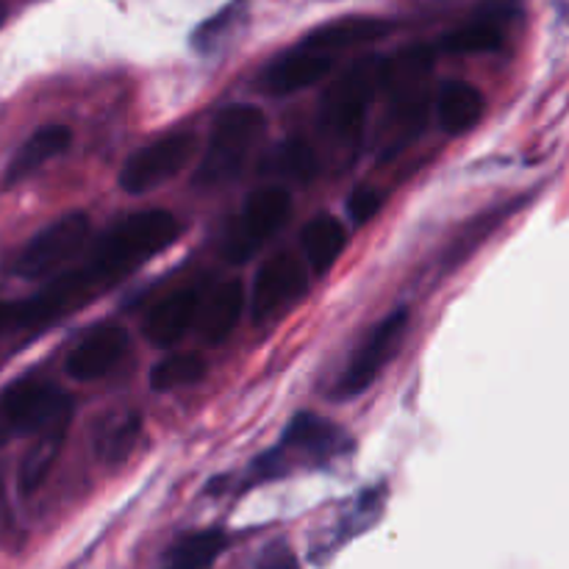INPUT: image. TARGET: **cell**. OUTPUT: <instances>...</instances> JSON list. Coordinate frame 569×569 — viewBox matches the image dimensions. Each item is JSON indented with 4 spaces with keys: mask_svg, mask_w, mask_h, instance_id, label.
<instances>
[{
    "mask_svg": "<svg viewBox=\"0 0 569 569\" xmlns=\"http://www.w3.org/2000/svg\"><path fill=\"white\" fill-rule=\"evenodd\" d=\"M433 59L437 56L428 44H411L398 50L389 61H381V89L387 94L381 144L387 159L409 148L426 128Z\"/></svg>",
    "mask_w": 569,
    "mask_h": 569,
    "instance_id": "6da1fadb",
    "label": "cell"
},
{
    "mask_svg": "<svg viewBox=\"0 0 569 569\" xmlns=\"http://www.w3.org/2000/svg\"><path fill=\"white\" fill-rule=\"evenodd\" d=\"M178 237H181V222L176 214L164 209L139 211V214L117 222L106 237H100L89 256L120 283L144 261L170 248Z\"/></svg>",
    "mask_w": 569,
    "mask_h": 569,
    "instance_id": "7a4b0ae2",
    "label": "cell"
},
{
    "mask_svg": "<svg viewBox=\"0 0 569 569\" xmlns=\"http://www.w3.org/2000/svg\"><path fill=\"white\" fill-rule=\"evenodd\" d=\"M381 89V61L359 59L322 94L320 131L333 144L353 148L365 131L367 114Z\"/></svg>",
    "mask_w": 569,
    "mask_h": 569,
    "instance_id": "3957f363",
    "label": "cell"
},
{
    "mask_svg": "<svg viewBox=\"0 0 569 569\" xmlns=\"http://www.w3.org/2000/svg\"><path fill=\"white\" fill-rule=\"evenodd\" d=\"M267 126V117L259 106L233 103L217 114L214 126H211L209 148H206L203 161L198 170L200 187H217L226 183L239 172L250 150L261 139Z\"/></svg>",
    "mask_w": 569,
    "mask_h": 569,
    "instance_id": "277c9868",
    "label": "cell"
},
{
    "mask_svg": "<svg viewBox=\"0 0 569 569\" xmlns=\"http://www.w3.org/2000/svg\"><path fill=\"white\" fill-rule=\"evenodd\" d=\"M89 233H92V226H89V217L81 214V211L59 217L50 226H44L20 250L14 261V272L26 281L56 276L87 250Z\"/></svg>",
    "mask_w": 569,
    "mask_h": 569,
    "instance_id": "5b68a950",
    "label": "cell"
},
{
    "mask_svg": "<svg viewBox=\"0 0 569 569\" xmlns=\"http://www.w3.org/2000/svg\"><path fill=\"white\" fill-rule=\"evenodd\" d=\"M292 214V198L281 187H264L248 194L237 222L226 242V256L231 264H244L253 259Z\"/></svg>",
    "mask_w": 569,
    "mask_h": 569,
    "instance_id": "8992f818",
    "label": "cell"
},
{
    "mask_svg": "<svg viewBox=\"0 0 569 569\" xmlns=\"http://www.w3.org/2000/svg\"><path fill=\"white\" fill-rule=\"evenodd\" d=\"M198 153L192 131H172L128 156L120 170V189L128 194H148L176 178Z\"/></svg>",
    "mask_w": 569,
    "mask_h": 569,
    "instance_id": "52a82bcc",
    "label": "cell"
},
{
    "mask_svg": "<svg viewBox=\"0 0 569 569\" xmlns=\"http://www.w3.org/2000/svg\"><path fill=\"white\" fill-rule=\"evenodd\" d=\"M72 400L53 383L22 378L0 392V448L20 433H33L50 420L70 415Z\"/></svg>",
    "mask_w": 569,
    "mask_h": 569,
    "instance_id": "ba28073f",
    "label": "cell"
},
{
    "mask_svg": "<svg viewBox=\"0 0 569 569\" xmlns=\"http://www.w3.org/2000/svg\"><path fill=\"white\" fill-rule=\"evenodd\" d=\"M406 328H409V311H395L387 320L378 322L370 331V337L359 345L356 356L350 359L342 381H339V398H359L378 376L383 367L398 356V348L403 345Z\"/></svg>",
    "mask_w": 569,
    "mask_h": 569,
    "instance_id": "9c48e42d",
    "label": "cell"
},
{
    "mask_svg": "<svg viewBox=\"0 0 569 569\" xmlns=\"http://www.w3.org/2000/svg\"><path fill=\"white\" fill-rule=\"evenodd\" d=\"M309 289L306 264L292 253H278L259 270L253 283V317L259 322L276 320L292 309Z\"/></svg>",
    "mask_w": 569,
    "mask_h": 569,
    "instance_id": "30bf717a",
    "label": "cell"
},
{
    "mask_svg": "<svg viewBox=\"0 0 569 569\" xmlns=\"http://www.w3.org/2000/svg\"><path fill=\"white\" fill-rule=\"evenodd\" d=\"M126 353L128 333L114 322H100L70 350L64 370L76 381H98V378L109 376L114 367H120Z\"/></svg>",
    "mask_w": 569,
    "mask_h": 569,
    "instance_id": "8fae6325",
    "label": "cell"
},
{
    "mask_svg": "<svg viewBox=\"0 0 569 569\" xmlns=\"http://www.w3.org/2000/svg\"><path fill=\"white\" fill-rule=\"evenodd\" d=\"M333 56L320 53L315 48H306V44H298L289 53L278 56L270 67L261 76V89L276 98H283V94L303 92V89L315 87L322 78L331 72Z\"/></svg>",
    "mask_w": 569,
    "mask_h": 569,
    "instance_id": "7c38bea8",
    "label": "cell"
},
{
    "mask_svg": "<svg viewBox=\"0 0 569 569\" xmlns=\"http://www.w3.org/2000/svg\"><path fill=\"white\" fill-rule=\"evenodd\" d=\"M203 289L183 287L170 292L150 309L144 317V337L156 345H176L189 333V328L198 322L200 306H203Z\"/></svg>",
    "mask_w": 569,
    "mask_h": 569,
    "instance_id": "4fadbf2b",
    "label": "cell"
},
{
    "mask_svg": "<svg viewBox=\"0 0 569 569\" xmlns=\"http://www.w3.org/2000/svg\"><path fill=\"white\" fill-rule=\"evenodd\" d=\"M348 448V437L339 431L331 422L320 420L315 415H298L292 420V426L287 428L281 442V453L287 459V465L292 467V461H328L337 453Z\"/></svg>",
    "mask_w": 569,
    "mask_h": 569,
    "instance_id": "5bb4252c",
    "label": "cell"
},
{
    "mask_svg": "<svg viewBox=\"0 0 569 569\" xmlns=\"http://www.w3.org/2000/svg\"><path fill=\"white\" fill-rule=\"evenodd\" d=\"M72 411L70 415H61L56 420H50L48 426H42L39 431H33V445L28 448L26 459L20 465V489L26 495L37 492L39 487L44 483L48 472L53 470L56 459H59L61 448H64V437L67 428H70Z\"/></svg>",
    "mask_w": 569,
    "mask_h": 569,
    "instance_id": "9a60e30c",
    "label": "cell"
},
{
    "mask_svg": "<svg viewBox=\"0 0 569 569\" xmlns=\"http://www.w3.org/2000/svg\"><path fill=\"white\" fill-rule=\"evenodd\" d=\"M389 31H392V26L387 20H378V17H345V20L328 22V26L311 31L300 44L333 56L348 48L376 42V39L387 37Z\"/></svg>",
    "mask_w": 569,
    "mask_h": 569,
    "instance_id": "2e32d148",
    "label": "cell"
},
{
    "mask_svg": "<svg viewBox=\"0 0 569 569\" xmlns=\"http://www.w3.org/2000/svg\"><path fill=\"white\" fill-rule=\"evenodd\" d=\"M72 144V131L67 126H44L37 133L26 139L20 144V150L14 153V159L6 167V183H20L28 176L44 167L48 161H53L56 156L64 153Z\"/></svg>",
    "mask_w": 569,
    "mask_h": 569,
    "instance_id": "e0dca14e",
    "label": "cell"
},
{
    "mask_svg": "<svg viewBox=\"0 0 569 569\" xmlns=\"http://www.w3.org/2000/svg\"><path fill=\"white\" fill-rule=\"evenodd\" d=\"M244 309V287L242 281H226L209 300H203L200 306V333L206 337V342L217 345L226 342L228 337L237 328L239 317Z\"/></svg>",
    "mask_w": 569,
    "mask_h": 569,
    "instance_id": "ac0fdd59",
    "label": "cell"
},
{
    "mask_svg": "<svg viewBox=\"0 0 569 569\" xmlns=\"http://www.w3.org/2000/svg\"><path fill=\"white\" fill-rule=\"evenodd\" d=\"M348 248V231L337 217L320 214L303 228V256L315 276H326Z\"/></svg>",
    "mask_w": 569,
    "mask_h": 569,
    "instance_id": "d6986e66",
    "label": "cell"
},
{
    "mask_svg": "<svg viewBox=\"0 0 569 569\" xmlns=\"http://www.w3.org/2000/svg\"><path fill=\"white\" fill-rule=\"evenodd\" d=\"M439 122L448 133L459 137V133L472 131L483 117V94L478 87L467 81H450L445 83L442 92L437 98Z\"/></svg>",
    "mask_w": 569,
    "mask_h": 569,
    "instance_id": "ffe728a7",
    "label": "cell"
},
{
    "mask_svg": "<svg viewBox=\"0 0 569 569\" xmlns=\"http://www.w3.org/2000/svg\"><path fill=\"white\" fill-rule=\"evenodd\" d=\"M226 548L228 537L217 531V528L189 533L170 550V565H167V569H211L214 561L226 553Z\"/></svg>",
    "mask_w": 569,
    "mask_h": 569,
    "instance_id": "44dd1931",
    "label": "cell"
},
{
    "mask_svg": "<svg viewBox=\"0 0 569 569\" xmlns=\"http://www.w3.org/2000/svg\"><path fill=\"white\" fill-rule=\"evenodd\" d=\"M203 376L206 361L200 359V356H170V359L156 365V370L150 372V387H153V392H176V389L192 387V383L203 381Z\"/></svg>",
    "mask_w": 569,
    "mask_h": 569,
    "instance_id": "7402d4cb",
    "label": "cell"
},
{
    "mask_svg": "<svg viewBox=\"0 0 569 569\" xmlns=\"http://www.w3.org/2000/svg\"><path fill=\"white\" fill-rule=\"evenodd\" d=\"M503 44V31H500L495 22L478 20L470 22V26L459 28V31L448 33L442 39L445 53L453 56H476V53H492Z\"/></svg>",
    "mask_w": 569,
    "mask_h": 569,
    "instance_id": "603a6c76",
    "label": "cell"
},
{
    "mask_svg": "<svg viewBox=\"0 0 569 569\" xmlns=\"http://www.w3.org/2000/svg\"><path fill=\"white\" fill-rule=\"evenodd\" d=\"M139 431H142V420H139L137 415H126L122 420L111 422V426L98 437L100 461L120 465L122 459H128L131 450L137 448Z\"/></svg>",
    "mask_w": 569,
    "mask_h": 569,
    "instance_id": "cb8c5ba5",
    "label": "cell"
},
{
    "mask_svg": "<svg viewBox=\"0 0 569 569\" xmlns=\"http://www.w3.org/2000/svg\"><path fill=\"white\" fill-rule=\"evenodd\" d=\"M242 17H244V3H231L228 9H222L220 14L211 17L209 22H203V26L194 31L192 42L198 44L200 50H206V53H209V50H217L222 42H226L228 33L237 31Z\"/></svg>",
    "mask_w": 569,
    "mask_h": 569,
    "instance_id": "d4e9b609",
    "label": "cell"
},
{
    "mask_svg": "<svg viewBox=\"0 0 569 569\" xmlns=\"http://www.w3.org/2000/svg\"><path fill=\"white\" fill-rule=\"evenodd\" d=\"M276 170L281 172V176H289V178H309L311 172L317 170L315 153H311V150L300 142L283 144V148L278 150Z\"/></svg>",
    "mask_w": 569,
    "mask_h": 569,
    "instance_id": "484cf974",
    "label": "cell"
},
{
    "mask_svg": "<svg viewBox=\"0 0 569 569\" xmlns=\"http://www.w3.org/2000/svg\"><path fill=\"white\" fill-rule=\"evenodd\" d=\"M381 206H383V194L378 192V189L356 187L348 200L350 220H353V226H365V222H370L372 217L381 211Z\"/></svg>",
    "mask_w": 569,
    "mask_h": 569,
    "instance_id": "4316f807",
    "label": "cell"
},
{
    "mask_svg": "<svg viewBox=\"0 0 569 569\" xmlns=\"http://www.w3.org/2000/svg\"><path fill=\"white\" fill-rule=\"evenodd\" d=\"M520 14V0H481V20L487 22H503L515 20Z\"/></svg>",
    "mask_w": 569,
    "mask_h": 569,
    "instance_id": "83f0119b",
    "label": "cell"
},
{
    "mask_svg": "<svg viewBox=\"0 0 569 569\" xmlns=\"http://www.w3.org/2000/svg\"><path fill=\"white\" fill-rule=\"evenodd\" d=\"M259 569H300V567H298V559H295V553L287 548V545H272V548H267V553L261 556Z\"/></svg>",
    "mask_w": 569,
    "mask_h": 569,
    "instance_id": "f1b7e54d",
    "label": "cell"
},
{
    "mask_svg": "<svg viewBox=\"0 0 569 569\" xmlns=\"http://www.w3.org/2000/svg\"><path fill=\"white\" fill-rule=\"evenodd\" d=\"M3 22H6V3L0 0V26H3Z\"/></svg>",
    "mask_w": 569,
    "mask_h": 569,
    "instance_id": "f546056e",
    "label": "cell"
}]
</instances>
